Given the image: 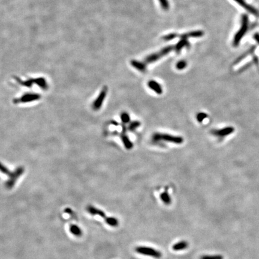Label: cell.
Listing matches in <instances>:
<instances>
[{"instance_id":"cell-1","label":"cell","mask_w":259,"mask_h":259,"mask_svg":"<svg viewBox=\"0 0 259 259\" xmlns=\"http://www.w3.org/2000/svg\"><path fill=\"white\" fill-rule=\"evenodd\" d=\"M152 141L153 143L165 142L180 145L184 142V139L181 136H176L166 133H155L152 136Z\"/></svg>"},{"instance_id":"cell-2","label":"cell","mask_w":259,"mask_h":259,"mask_svg":"<svg viewBox=\"0 0 259 259\" xmlns=\"http://www.w3.org/2000/svg\"><path fill=\"white\" fill-rule=\"evenodd\" d=\"M86 210H87V212L91 215H99L100 217L103 218L105 222L107 223L109 225H110V226L117 227L119 224V221L118 220V219H116V218H114V217H107V215L105 214V213L103 211H102L100 209H98L93 207V206H91V205L88 206L87 208H86Z\"/></svg>"},{"instance_id":"cell-3","label":"cell","mask_w":259,"mask_h":259,"mask_svg":"<svg viewBox=\"0 0 259 259\" xmlns=\"http://www.w3.org/2000/svg\"><path fill=\"white\" fill-rule=\"evenodd\" d=\"M173 49H174V46H168L161 49L158 52H156L155 54H152L148 57H147L145 59V64H151L153 63L159 59H160L161 57L168 55L169 54Z\"/></svg>"},{"instance_id":"cell-4","label":"cell","mask_w":259,"mask_h":259,"mask_svg":"<svg viewBox=\"0 0 259 259\" xmlns=\"http://www.w3.org/2000/svg\"><path fill=\"white\" fill-rule=\"evenodd\" d=\"M248 16L245 15H244L242 16V26L241 28L239 30L235 35L234 39H233V46H237L239 44L240 41L241 40L242 38L245 34V32L247 31L248 28Z\"/></svg>"},{"instance_id":"cell-5","label":"cell","mask_w":259,"mask_h":259,"mask_svg":"<svg viewBox=\"0 0 259 259\" xmlns=\"http://www.w3.org/2000/svg\"><path fill=\"white\" fill-rule=\"evenodd\" d=\"M135 251L137 253L142 255L150 256L156 258H160L162 256V254L160 251H157L154 248L148 247H137L136 248Z\"/></svg>"},{"instance_id":"cell-6","label":"cell","mask_w":259,"mask_h":259,"mask_svg":"<svg viewBox=\"0 0 259 259\" xmlns=\"http://www.w3.org/2000/svg\"><path fill=\"white\" fill-rule=\"evenodd\" d=\"M2 172H4V174L6 175H8L9 176H11V178L9 179V181H7L5 185L7 188L11 189L13 188V186L15 184L16 181L17 179V178L21 176L23 172V170L22 168L18 169L15 174H10L8 169L7 168H2Z\"/></svg>"},{"instance_id":"cell-7","label":"cell","mask_w":259,"mask_h":259,"mask_svg":"<svg viewBox=\"0 0 259 259\" xmlns=\"http://www.w3.org/2000/svg\"><path fill=\"white\" fill-rule=\"evenodd\" d=\"M235 129L232 127H227L221 129L213 130L211 131V134L218 137H224L227 136L234 132Z\"/></svg>"},{"instance_id":"cell-8","label":"cell","mask_w":259,"mask_h":259,"mask_svg":"<svg viewBox=\"0 0 259 259\" xmlns=\"http://www.w3.org/2000/svg\"><path fill=\"white\" fill-rule=\"evenodd\" d=\"M148 87L157 93V94L160 95L163 93V88L160 83H158L157 82L154 80H151L148 82Z\"/></svg>"},{"instance_id":"cell-9","label":"cell","mask_w":259,"mask_h":259,"mask_svg":"<svg viewBox=\"0 0 259 259\" xmlns=\"http://www.w3.org/2000/svg\"><path fill=\"white\" fill-rule=\"evenodd\" d=\"M204 35V32L202 31L197 30V31H191L187 33H185V34H181L179 36L181 39H187L189 37H202Z\"/></svg>"},{"instance_id":"cell-10","label":"cell","mask_w":259,"mask_h":259,"mask_svg":"<svg viewBox=\"0 0 259 259\" xmlns=\"http://www.w3.org/2000/svg\"><path fill=\"white\" fill-rule=\"evenodd\" d=\"M190 46V44L188 41L187 40V39H181V40L174 46V49L175 50L177 54H179L184 47H187V48H189Z\"/></svg>"},{"instance_id":"cell-11","label":"cell","mask_w":259,"mask_h":259,"mask_svg":"<svg viewBox=\"0 0 259 259\" xmlns=\"http://www.w3.org/2000/svg\"><path fill=\"white\" fill-rule=\"evenodd\" d=\"M106 93H107V89H104L102 92L100 93V94L99 95L98 98L97 99V101H96L94 103V106L93 107L95 109H98L100 108V105L102 104L103 102V100L104 99V97L106 95Z\"/></svg>"},{"instance_id":"cell-12","label":"cell","mask_w":259,"mask_h":259,"mask_svg":"<svg viewBox=\"0 0 259 259\" xmlns=\"http://www.w3.org/2000/svg\"><path fill=\"white\" fill-rule=\"evenodd\" d=\"M131 64L134 68L142 73H145L147 70V66H146V64L145 63L136 60H133L131 62Z\"/></svg>"},{"instance_id":"cell-13","label":"cell","mask_w":259,"mask_h":259,"mask_svg":"<svg viewBox=\"0 0 259 259\" xmlns=\"http://www.w3.org/2000/svg\"><path fill=\"white\" fill-rule=\"evenodd\" d=\"M188 247V243L185 241H180L174 245L172 248L175 251H181L185 250Z\"/></svg>"},{"instance_id":"cell-14","label":"cell","mask_w":259,"mask_h":259,"mask_svg":"<svg viewBox=\"0 0 259 259\" xmlns=\"http://www.w3.org/2000/svg\"><path fill=\"white\" fill-rule=\"evenodd\" d=\"M236 3H237L240 5H241L242 7H243L244 8L246 9L247 10H248V11L253 13V14L256 15L257 13V11L251 7L250 5H249L248 4H247L244 1V0H234Z\"/></svg>"},{"instance_id":"cell-15","label":"cell","mask_w":259,"mask_h":259,"mask_svg":"<svg viewBox=\"0 0 259 259\" xmlns=\"http://www.w3.org/2000/svg\"><path fill=\"white\" fill-rule=\"evenodd\" d=\"M70 231L72 234H73L75 236H81L82 232L81 229L79 228L77 225H71L70 227Z\"/></svg>"},{"instance_id":"cell-16","label":"cell","mask_w":259,"mask_h":259,"mask_svg":"<svg viewBox=\"0 0 259 259\" xmlns=\"http://www.w3.org/2000/svg\"><path fill=\"white\" fill-rule=\"evenodd\" d=\"M160 198L161 199V200L163 201V202L165 205H170L172 202L170 196L168 192L166 191H165L161 194Z\"/></svg>"},{"instance_id":"cell-17","label":"cell","mask_w":259,"mask_h":259,"mask_svg":"<svg viewBox=\"0 0 259 259\" xmlns=\"http://www.w3.org/2000/svg\"><path fill=\"white\" fill-rule=\"evenodd\" d=\"M122 141L124 144V146L127 149H130L133 147V143L130 141L129 138L125 135H123L121 137Z\"/></svg>"},{"instance_id":"cell-18","label":"cell","mask_w":259,"mask_h":259,"mask_svg":"<svg viewBox=\"0 0 259 259\" xmlns=\"http://www.w3.org/2000/svg\"><path fill=\"white\" fill-rule=\"evenodd\" d=\"M39 98V96L36 95V94H28L27 96H25L24 97L22 98V102H31L33 100H37Z\"/></svg>"},{"instance_id":"cell-19","label":"cell","mask_w":259,"mask_h":259,"mask_svg":"<svg viewBox=\"0 0 259 259\" xmlns=\"http://www.w3.org/2000/svg\"><path fill=\"white\" fill-rule=\"evenodd\" d=\"M178 36H179L178 35V34H176V33H170V34H169L164 36L162 37V38L165 41H170V40H174V39L176 38Z\"/></svg>"},{"instance_id":"cell-20","label":"cell","mask_w":259,"mask_h":259,"mask_svg":"<svg viewBox=\"0 0 259 259\" xmlns=\"http://www.w3.org/2000/svg\"><path fill=\"white\" fill-rule=\"evenodd\" d=\"M187 62L184 60H181V61H179V62H178L176 63V69H178L179 70H182L187 67Z\"/></svg>"},{"instance_id":"cell-21","label":"cell","mask_w":259,"mask_h":259,"mask_svg":"<svg viewBox=\"0 0 259 259\" xmlns=\"http://www.w3.org/2000/svg\"><path fill=\"white\" fill-rule=\"evenodd\" d=\"M200 259H224V257L222 255H205L200 257Z\"/></svg>"},{"instance_id":"cell-22","label":"cell","mask_w":259,"mask_h":259,"mask_svg":"<svg viewBox=\"0 0 259 259\" xmlns=\"http://www.w3.org/2000/svg\"><path fill=\"white\" fill-rule=\"evenodd\" d=\"M141 125V122H139V121H134V122H131L130 124V125H129V127H128V130H130V131H135L137 128H138L139 126Z\"/></svg>"},{"instance_id":"cell-23","label":"cell","mask_w":259,"mask_h":259,"mask_svg":"<svg viewBox=\"0 0 259 259\" xmlns=\"http://www.w3.org/2000/svg\"><path fill=\"white\" fill-rule=\"evenodd\" d=\"M207 117H208V115L207 114H205V113H203V112H200L196 115V119L198 122H202L203 121L204 119L205 118H207Z\"/></svg>"},{"instance_id":"cell-24","label":"cell","mask_w":259,"mask_h":259,"mask_svg":"<svg viewBox=\"0 0 259 259\" xmlns=\"http://www.w3.org/2000/svg\"><path fill=\"white\" fill-rule=\"evenodd\" d=\"M121 120H122V122L124 124H127V123L129 122L130 121V117L129 116V115L127 114V113H126V112L122 113L121 116Z\"/></svg>"},{"instance_id":"cell-25","label":"cell","mask_w":259,"mask_h":259,"mask_svg":"<svg viewBox=\"0 0 259 259\" xmlns=\"http://www.w3.org/2000/svg\"><path fill=\"white\" fill-rule=\"evenodd\" d=\"M160 3L161 7L164 10H168L169 9V3L168 0H158Z\"/></svg>"}]
</instances>
